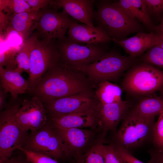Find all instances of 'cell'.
<instances>
[{"instance_id": "25", "label": "cell", "mask_w": 163, "mask_h": 163, "mask_svg": "<svg viewBox=\"0 0 163 163\" xmlns=\"http://www.w3.org/2000/svg\"><path fill=\"white\" fill-rule=\"evenodd\" d=\"M0 11L12 14L33 11L25 0H0Z\"/></svg>"}, {"instance_id": "14", "label": "cell", "mask_w": 163, "mask_h": 163, "mask_svg": "<svg viewBox=\"0 0 163 163\" xmlns=\"http://www.w3.org/2000/svg\"><path fill=\"white\" fill-rule=\"evenodd\" d=\"M93 0H51L50 4L62 8L66 14L75 20L91 27L94 13Z\"/></svg>"}, {"instance_id": "35", "label": "cell", "mask_w": 163, "mask_h": 163, "mask_svg": "<svg viewBox=\"0 0 163 163\" xmlns=\"http://www.w3.org/2000/svg\"><path fill=\"white\" fill-rule=\"evenodd\" d=\"M150 159L147 163H163V150L152 147L149 150Z\"/></svg>"}, {"instance_id": "36", "label": "cell", "mask_w": 163, "mask_h": 163, "mask_svg": "<svg viewBox=\"0 0 163 163\" xmlns=\"http://www.w3.org/2000/svg\"><path fill=\"white\" fill-rule=\"evenodd\" d=\"M21 151L20 153L12 156L5 163H30L27 159L25 154Z\"/></svg>"}, {"instance_id": "11", "label": "cell", "mask_w": 163, "mask_h": 163, "mask_svg": "<svg viewBox=\"0 0 163 163\" xmlns=\"http://www.w3.org/2000/svg\"><path fill=\"white\" fill-rule=\"evenodd\" d=\"M92 91L54 99L43 103L49 117L95 109L97 101Z\"/></svg>"}, {"instance_id": "8", "label": "cell", "mask_w": 163, "mask_h": 163, "mask_svg": "<svg viewBox=\"0 0 163 163\" xmlns=\"http://www.w3.org/2000/svg\"><path fill=\"white\" fill-rule=\"evenodd\" d=\"M56 39L49 41L38 38L30 55V69L27 80L28 91L34 90L46 72L59 60Z\"/></svg>"}, {"instance_id": "20", "label": "cell", "mask_w": 163, "mask_h": 163, "mask_svg": "<svg viewBox=\"0 0 163 163\" xmlns=\"http://www.w3.org/2000/svg\"><path fill=\"white\" fill-rule=\"evenodd\" d=\"M0 86L6 92L9 93L12 99L28 91L27 80L16 69L10 70L0 67Z\"/></svg>"}, {"instance_id": "21", "label": "cell", "mask_w": 163, "mask_h": 163, "mask_svg": "<svg viewBox=\"0 0 163 163\" xmlns=\"http://www.w3.org/2000/svg\"><path fill=\"white\" fill-rule=\"evenodd\" d=\"M113 3L129 17L142 22L151 33H155V26L152 22L144 0H120Z\"/></svg>"}, {"instance_id": "31", "label": "cell", "mask_w": 163, "mask_h": 163, "mask_svg": "<svg viewBox=\"0 0 163 163\" xmlns=\"http://www.w3.org/2000/svg\"><path fill=\"white\" fill-rule=\"evenodd\" d=\"M101 145L105 163H123L122 159L116 152L113 145L101 144Z\"/></svg>"}, {"instance_id": "9", "label": "cell", "mask_w": 163, "mask_h": 163, "mask_svg": "<svg viewBox=\"0 0 163 163\" xmlns=\"http://www.w3.org/2000/svg\"><path fill=\"white\" fill-rule=\"evenodd\" d=\"M51 5V7L43 10L36 28L38 38L46 41L63 39L70 25L78 22Z\"/></svg>"}, {"instance_id": "3", "label": "cell", "mask_w": 163, "mask_h": 163, "mask_svg": "<svg viewBox=\"0 0 163 163\" xmlns=\"http://www.w3.org/2000/svg\"><path fill=\"white\" fill-rule=\"evenodd\" d=\"M155 118H148L139 114L131 107L122 120L116 133L115 147L131 151L149 142L152 143L155 123Z\"/></svg>"}, {"instance_id": "32", "label": "cell", "mask_w": 163, "mask_h": 163, "mask_svg": "<svg viewBox=\"0 0 163 163\" xmlns=\"http://www.w3.org/2000/svg\"><path fill=\"white\" fill-rule=\"evenodd\" d=\"M149 14H157L163 12V0H144Z\"/></svg>"}, {"instance_id": "5", "label": "cell", "mask_w": 163, "mask_h": 163, "mask_svg": "<svg viewBox=\"0 0 163 163\" xmlns=\"http://www.w3.org/2000/svg\"><path fill=\"white\" fill-rule=\"evenodd\" d=\"M136 58L123 56L115 51L108 52L93 63L77 70L82 72L93 85L115 80L135 64Z\"/></svg>"}, {"instance_id": "2", "label": "cell", "mask_w": 163, "mask_h": 163, "mask_svg": "<svg viewBox=\"0 0 163 163\" xmlns=\"http://www.w3.org/2000/svg\"><path fill=\"white\" fill-rule=\"evenodd\" d=\"M93 18L112 40H120L129 34L142 32L139 22L128 15L113 3L101 1L94 12Z\"/></svg>"}, {"instance_id": "22", "label": "cell", "mask_w": 163, "mask_h": 163, "mask_svg": "<svg viewBox=\"0 0 163 163\" xmlns=\"http://www.w3.org/2000/svg\"><path fill=\"white\" fill-rule=\"evenodd\" d=\"M97 85L94 94L97 102L108 104L122 100V90L118 85L109 81L101 82Z\"/></svg>"}, {"instance_id": "26", "label": "cell", "mask_w": 163, "mask_h": 163, "mask_svg": "<svg viewBox=\"0 0 163 163\" xmlns=\"http://www.w3.org/2000/svg\"><path fill=\"white\" fill-rule=\"evenodd\" d=\"M141 59L144 62L163 68V49L156 44L147 51Z\"/></svg>"}, {"instance_id": "12", "label": "cell", "mask_w": 163, "mask_h": 163, "mask_svg": "<svg viewBox=\"0 0 163 163\" xmlns=\"http://www.w3.org/2000/svg\"><path fill=\"white\" fill-rule=\"evenodd\" d=\"M17 120L25 131L31 132L42 128L48 122L49 117L43 103L33 96L23 100L16 115Z\"/></svg>"}, {"instance_id": "38", "label": "cell", "mask_w": 163, "mask_h": 163, "mask_svg": "<svg viewBox=\"0 0 163 163\" xmlns=\"http://www.w3.org/2000/svg\"><path fill=\"white\" fill-rule=\"evenodd\" d=\"M0 30L5 29L10 22L8 17L2 11H0Z\"/></svg>"}, {"instance_id": "16", "label": "cell", "mask_w": 163, "mask_h": 163, "mask_svg": "<svg viewBox=\"0 0 163 163\" xmlns=\"http://www.w3.org/2000/svg\"><path fill=\"white\" fill-rule=\"evenodd\" d=\"M161 37V34L158 33L141 32L129 38L112 40L122 47L129 56L136 58L157 44Z\"/></svg>"}, {"instance_id": "4", "label": "cell", "mask_w": 163, "mask_h": 163, "mask_svg": "<svg viewBox=\"0 0 163 163\" xmlns=\"http://www.w3.org/2000/svg\"><path fill=\"white\" fill-rule=\"evenodd\" d=\"M12 99L0 113V163H5L16 149L22 148L29 135L16 118L23 100Z\"/></svg>"}, {"instance_id": "41", "label": "cell", "mask_w": 163, "mask_h": 163, "mask_svg": "<svg viewBox=\"0 0 163 163\" xmlns=\"http://www.w3.org/2000/svg\"><path fill=\"white\" fill-rule=\"evenodd\" d=\"M122 160L123 163H127L125 161H124L123 160Z\"/></svg>"}, {"instance_id": "39", "label": "cell", "mask_w": 163, "mask_h": 163, "mask_svg": "<svg viewBox=\"0 0 163 163\" xmlns=\"http://www.w3.org/2000/svg\"><path fill=\"white\" fill-rule=\"evenodd\" d=\"M155 31L156 33L163 34V19L158 25L155 26Z\"/></svg>"}, {"instance_id": "29", "label": "cell", "mask_w": 163, "mask_h": 163, "mask_svg": "<svg viewBox=\"0 0 163 163\" xmlns=\"http://www.w3.org/2000/svg\"><path fill=\"white\" fill-rule=\"evenodd\" d=\"M159 115L158 120L154 126L152 143L154 148L163 150V110Z\"/></svg>"}, {"instance_id": "28", "label": "cell", "mask_w": 163, "mask_h": 163, "mask_svg": "<svg viewBox=\"0 0 163 163\" xmlns=\"http://www.w3.org/2000/svg\"><path fill=\"white\" fill-rule=\"evenodd\" d=\"M79 163H105L101 144L89 150L81 158Z\"/></svg>"}, {"instance_id": "23", "label": "cell", "mask_w": 163, "mask_h": 163, "mask_svg": "<svg viewBox=\"0 0 163 163\" xmlns=\"http://www.w3.org/2000/svg\"><path fill=\"white\" fill-rule=\"evenodd\" d=\"M141 116L146 117L155 118L163 110V97H149L140 99L133 107Z\"/></svg>"}, {"instance_id": "6", "label": "cell", "mask_w": 163, "mask_h": 163, "mask_svg": "<svg viewBox=\"0 0 163 163\" xmlns=\"http://www.w3.org/2000/svg\"><path fill=\"white\" fill-rule=\"evenodd\" d=\"M122 86L133 95L151 94L163 88V71L145 62L134 65L126 73Z\"/></svg>"}, {"instance_id": "30", "label": "cell", "mask_w": 163, "mask_h": 163, "mask_svg": "<svg viewBox=\"0 0 163 163\" xmlns=\"http://www.w3.org/2000/svg\"><path fill=\"white\" fill-rule=\"evenodd\" d=\"M19 150L25 154L30 163H59L57 160L42 154L27 151L22 148Z\"/></svg>"}, {"instance_id": "13", "label": "cell", "mask_w": 163, "mask_h": 163, "mask_svg": "<svg viewBox=\"0 0 163 163\" xmlns=\"http://www.w3.org/2000/svg\"><path fill=\"white\" fill-rule=\"evenodd\" d=\"M131 107L129 103L122 100L108 104L97 102L95 110L97 120L104 129L113 130Z\"/></svg>"}, {"instance_id": "42", "label": "cell", "mask_w": 163, "mask_h": 163, "mask_svg": "<svg viewBox=\"0 0 163 163\" xmlns=\"http://www.w3.org/2000/svg\"><path fill=\"white\" fill-rule=\"evenodd\" d=\"M161 97H163V93L162 94V96H161Z\"/></svg>"}, {"instance_id": "15", "label": "cell", "mask_w": 163, "mask_h": 163, "mask_svg": "<svg viewBox=\"0 0 163 163\" xmlns=\"http://www.w3.org/2000/svg\"><path fill=\"white\" fill-rule=\"evenodd\" d=\"M78 22L72 23L67 31V37L70 40L82 44L106 43L112 40L101 28Z\"/></svg>"}, {"instance_id": "40", "label": "cell", "mask_w": 163, "mask_h": 163, "mask_svg": "<svg viewBox=\"0 0 163 163\" xmlns=\"http://www.w3.org/2000/svg\"><path fill=\"white\" fill-rule=\"evenodd\" d=\"M161 34V37L157 44L160 46L163 49V34Z\"/></svg>"}, {"instance_id": "10", "label": "cell", "mask_w": 163, "mask_h": 163, "mask_svg": "<svg viewBox=\"0 0 163 163\" xmlns=\"http://www.w3.org/2000/svg\"><path fill=\"white\" fill-rule=\"evenodd\" d=\"M22 148L57 160L65 157L59 140L49 122L39 130L31 132Z\"/></svg>"}, {"instance_id": "18", "label": "cell", "mask_w": 163, "mask_h": 163, "mask_svg": "<svg viewBox=\"0 0 163 163\" xmlns=\"http://www.w3.org/2000/svg\"><path fill=\"white\" fill-rule=\"evenodd\" d=\"M97 120L95 109L84 112L49 117V122L52 126L58 128H82L93 127Z\"/></svg>"}, {"instance_id": "33", "label": "cell", "mask_w": 163, "mask_h": 163, "mask_svg": "<svg viewBox=\"0 0 163 163\" xmlns=\"http://www.w3.org/2000/svg\"><path fill=\"white\" fill-rule=\"evenodd\" d=\"M114 147L115 151L118 156L127 163H144L125 149L120 147Z\"/></svg>"}, {"instance_id": "34", "label": "cell", "mask_w": 163, "mask_h": 163, "mask_svg": "<svg viewBox=\"0 0 163 163\" xmlns=\"http://www.w3.org/2000/svg\"><path fill=\"white\" fill-rule=\"evenodd\" d=\"M30 6L33 11H38L43 9L49 5L50 0H25Z\"/></svg>"}, {"instance_id": "17", "label": "cell", "mask_w": 163, "mask_h": 163, "mask_svg": "<svg viewBox=\"0 0 163 163\" xmlns=\"http://www.w3.org/2000/svg\"><path fill=\"white\" fill-rule=\"evenodd\" d=\"M52 126L66 158L69 157L74 151L83 147L91 136L89 131L81 128L61 129Z\"/></svg>"}, {"instance_id": "19", "label": "cell", "mask_w": 163, "mask_h": 163, "mask_svg": "<svg viewBox=\"0 0 163 163\" xmlns=\"http://www.w3.org/2000/svg\"><path fill=\"white\" fill-rule=\"evenodd\" d=\"M43 9L38 11L24 12L12 14L8 18L10 25L21 37L23 42L27 39L36 29Z\"/></svg>"}, {"instance_id": "37", "label": "cell", "mask_w": 163, "mask_h": 163, "mask_svg": "<svg viewBox=\"0 0 163 163\" xmlns=\"http://www.w3.org/2000/svg\"><path fill=\"white\" fill-rule=\"evenodd\" d=\"M7 93L2 87L0 89V110L1 111L6 108L8 105L7 103Z\"/></svg>"}, {"instance_id": "24", "label": "cell", "mask_w": 163, "mask_h": 163, "mask_svg": "<svg viewBox=\"0 0 163 163\" xmlns=\"http://www.w3.org/2000/svg\"><path fill=\"white\" fill-rule=\"evenodd\" d=\"M38 37V35L36 32L33 33L23 42L17 54L16 61L17 67L16 69L21 74L23 72L29 73L30 55Z\"/></svg>"}, {"instance_id": "7", "label": "cell", "mask_w": 163, "mask_h": 163, "mask_svg": "<svg viewBox=\"0 0 163 163\" xmlns=\"http://www.w3.org/2000/svg\"><path fill=\"white\" fill-rule=\"evenodd\" d=\"M56 43L59 61L76 70L99 59L108 52L106 43H79L66 36L62 40H57Z\"/></svg>"}, {"instance_id": "27", "label": "cell", "mask_w": 163, "mask_h": 163, "mask_svg": "<svg viewBox=\"0 0 163 163\" xmlns=\"http://www.w3.org/2000/svg\"><path fill=\"white\" fill-rule=\"evenodd\" d=\"M20 49L12 47L2 52L0 55V67L6 69L14 70L16 69L17 65L16 58Z\"/></svg>"}, {"instance_id": "1", "label": "cell", "mask_w": 163, "mask_h": 163, "mask_svg": "<svg viewBox=\"0 0 163 163\" xmlns=\"http://www.w3.org/2000/svg\"><path fill=\"white\" fill-rule=\"evenodd\" d=\"M93 86L82 72L59 60L44 75L30 93L44 103L91 91Z\"/></svg>"}]
</instances>
